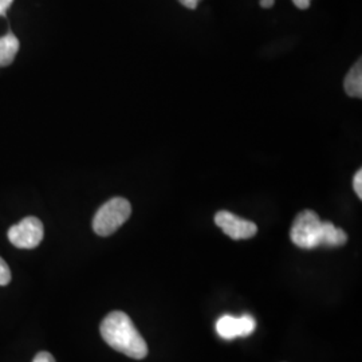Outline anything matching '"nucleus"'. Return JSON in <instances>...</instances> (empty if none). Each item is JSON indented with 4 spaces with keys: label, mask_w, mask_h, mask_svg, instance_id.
Returning a JSON list of instances; mask_svg holds the SVG:
<instances>
[{
    "label": "nucleus",
    "mask_w": 362,
    "mask_h": 362,
    "mask_svg": "<svg viewBox=\"0 0 362 362\" xmlns=\"http://www.w3.org/2000/svg\"><path fill=\"white\" fill-rule=\"evenodd\" d=\"M101 336L113 349L133 360H144L148 356V345L128 314L113 311L101 324Z\"/></svg>",
    "instance_id": "1"
},
{
    "label": "nucleus",
    "mask_w": 362,
    "mask_h": 362,
    "mask_svg": "<svg viewBox=\"0 0 362 362\" xmlns=\"http://www.w3.org/2000/svg\"><path fill=\"white\" fill-rule=\"evenodd\" d=\"M290 238L296 246L303 250L324 246L325 221L314 211H302L293 223Z\"/></svg>",
    "instance_id": "2"
},
{
    "label": "nucleus",
    "mask_w": 362,
    "mask_h": 362,
    "mask_svg": "<svg viewBox=\"0 0 362 362\" xmlns=\"http://www.w3.org/2000/svg\"><path fill=\"white\" fill-rule=\"evenodd\" d=\"M132 206L124 197H115L100 208L93 219V230L100 236H110L129 219Z\"/></svg>",
    "instance_id": "3"
},
{
    "label": "nucleus",
    "mask_w": 362,
    "mask_h": 362,
    "mask_svg": "<svg viewBox=\"0 0 362 362\" xmlns=\"http://www.w3.org/2000/svg\"><path fill=\"white\" fill-rule=\"evenodd\" d=\"M45 236L42 221L35 216H28L8 230V240L18 248L31 250L40 245Z\"/></svg>",
    "instance_id": "4"
},
{
    "label": "nucleus",
    "mask_w": 362,
    "mask_h": 362,
    "mask_svg": "<svg viewBox=\"0 0 362 362\" xmlns=\"http://www.w3.org/2000/svg\"><path fill=\"white\" fill-rule=\"evenodd\" d=\"M215 223L223 230V233L233 240L250 239L258 233V227L254 221L242 219L228 211H219L215 215Z\"/></svg>",
    "instance_id": "5"
},
{
    "label": "nucleus",
    "mask_w": 362,
    "mask_h": 362,
    "mask_svg": "<svg viewBox=\"0 0 362 362\" xmlns=\"http://www.w3.org/2000/svg\"><path fill=\"white\" fill-rule=\"evenodd\" d=\"M257 322L251 315L233 317L223 315L216 322V332L223 339H235L238 337H247L254 333Z\"/></svg>",
    "instance_id": "6"
},
{
    "label": "nucleus",
    "mask_w": 362,
    "mask_h": 362,
    "mask_svg": "<svg viewBox=\"0 0 362 362\" xmlns=\"http://www.w3.org/2000/svg\"><path fill=\"white\" fill-rule=\"evenodd\" d=\"M18 52H19V40L13 33H8L7 35L0 37V67L11 65Z\"/></svg>",
    "instance_id": "7"
},
{
    "label": "nucleus",
    "mask_w": 362,
    "mask_h": 362,
    "mask_svg": "<svg viewBox=\"0 0 362 362\" xmlns=\"http://www.w3.org/2000/svg\"><path fill=\"white\" fill-rule=\"evenodd\" d=\"M344 88L346 94L354 98L362 97V64L358 61L356 65L351 67L349 74L345 77Z\"/></svg>",
    "instance_id": "8"
},
{
    "label": "nucleus",
    "mask_w": 362,
    "mask_h": 362,
    "mask_svg": "<svg viewBox=\"0 0 362 362\" xmlns=\"http://www.w3.org/2000/svg\"><path fill=\"white\" fill-rule=\"evenodd\" d=\"M11 282V272L4 259L0 258V286L8 285Z\"/></svg>",
    "instance_id": "9"
},
{
    "label": "nucleus",
    "mask_w": 362,
    "mask_h": 362,
    "mask_svg": "<svg viewBox=\"0 0 362 362\" xmlns=\"http://www.w3.org/2000/svg\"><path fill=\"white\" fill-rule=\"evenodd\" d=\"M353 188H354V192L357 194V196L362 199V170L358 169V172L354 175V179H353Z\"/></svg>",
    "instance_id": "10"
},
{
    "label": "nucleus",
    "mask_w": 362,
    "mask_h": 362,
    "mask_svg": "<svg viewBox=\"0 0 362 362\" xmlns=\"http://www.w3.org/2000/svg\"><path fill=\"white\" fill-rule=\"evenodd\" d=\"M33 362H55V358L49 351H39Z\"/></svg>",
    "instance_id": "11"
},
{
    "label": "nucleus",
    "mask_w": 362,
    "mask_h": 362,
    "mask_svg": "<svg viewBox=\"0 0 362 362\" xmlns=\"http://www.w3.org/2000/svg\"><path fill=\"white\" fill-rule=\"evenodd\" d=\"M13 0H0V16L6 15L7 10L11 7Z\"/></svg>",
    "instance_id": "12"
},
{
    "label": "nucleus",
    "mask_w": 362,
    "mask_h": 362,
    "mask_svg": "<svg viewBox=\"0 0 362 362\" xmlns=\"http://www.w3.org/2000/svg\"><path fill=\"white\" fill-rule=\"evenodd\" d=\"M293 3L297 6L299 10H306L310 7L311 0H293Z\"/></svg>",
    "instance_id": "13"
},
{
    "label": "nucleus",
    "mask_w": 362,
    "mask_h": 362,
    "mask_svg": "<svg viewBox=\"0 0 362 362\" xmlns=\"http://www.w3.org/2000/svg\"><path fill=\"white\" fill-rule=\"evenodd\" d=\"M179 1H180L184 7H187V8H189V10H194V8L197 7V4H199L200 0H179Z\"/></svg>",
    "instance_id": "14"
},
{
    "label": "nucleus",
    "mask_w": 362,
    "mask_h": 362,
    "mask_svg": "<svg viewBox=\"0 0 362 362\" xmlns=\"http://www.w3.org/2000/svg\"><path fill=\"white\" fill-rule=\"evenodd\" d=\"M260 6L263 8H272L274 6V0H260Z\"/></svg>",
    "instance_id": "15"
}]
</instances>
